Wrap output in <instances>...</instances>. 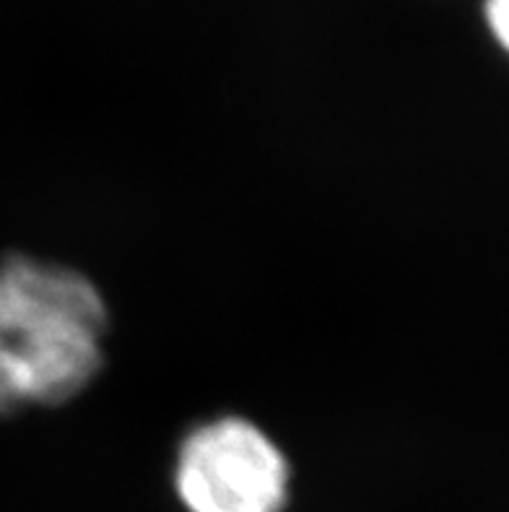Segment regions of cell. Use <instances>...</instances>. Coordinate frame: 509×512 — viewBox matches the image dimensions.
Here are the masks:
<instances>
[{
  "instance_id": "obj_1",
  "label": "cell",
  "mask_w": 509,
  "mask_h": 512,
  "mask_svg": "<svg viewBox=\"0 0 509 512\" xmlns=\"http://www.w3.org/2000/svg\"><path fill=\"white\" fill-rule=\"evenodd\" d=\"M110 315L97 284L63 263L0 258V416L81 396L104 364Z\"/></svg>"
},
{
  "instance_id": "obj_2",
  "label": "cell",
  "mask_w": 509,
  "mask_h": 512,
  "mask_svg": "<svg viewBox=\"0 0 509 512\" xmlns=\"http://www.w3.org/2000/svg\"><path fill=\"white\" fill-rule=\"evenodd\" d=\"M174 492L187 512H284L291 466L263 427L245 416H216L182 440Z\"/></svg>"
},
{
  "instance_id": "obj_3",
  "label": "cell",
  "mask_w": 509,
  "mask_h": 512,
  "mask_svg": "<svg viewBox=\"0 0 509 512\" xmlns=\"http://www.w3.org/2000/svg\"><path fill=\"white\" fill-rule=\"evenodd\" d=\"M486 21L499 45L509 52V0H486Z\"/></svg>"
}]
</instances>
